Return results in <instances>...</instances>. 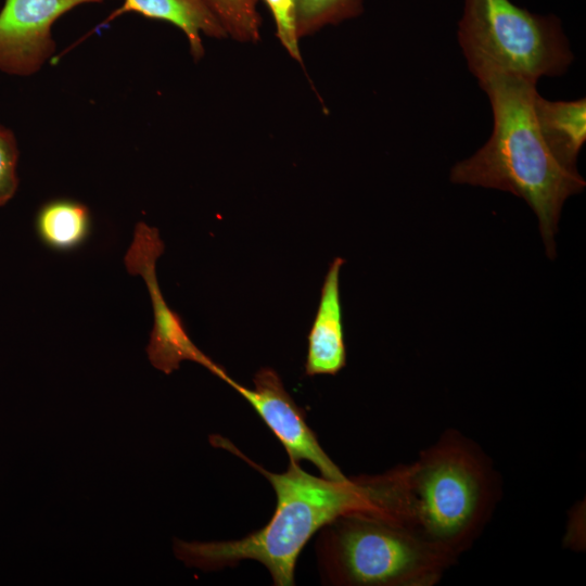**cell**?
I'll use <instances>...</instances> for the list:
<instances>
[{
	"label": "cell",
	"instance_id": "obj_11",
	"mask_svg": "<svg viewBox=\"0 0 586 586\" xmlns=\"http://www.w3.org/2000/svg\"><path fill=\"white\" fill-rule=\"evenodd\" d=\"M90 227L87 206L67 199L46 203L36 217V230L40 240L58 251H69L81 245L89 235Z\"/></svg>",
	"mask_w": 586,
	"mask_h": 586
},
{
	"label": "cell",
	"instance_id": "obj_15",
	"mask_svg": "<svg viewBox=\"0 0 586 586\" xmlns=\"http://www.w3.org/2000/svg\"><path fill=\"white\" fill-rule=\"evenodd\" d=\"M273 17L277 37L289 54L302 62L295 26L294 0H264Z\"/></svg>",
	"mask_w": 586,
	"mask_h": 586
},
{
	"label": "cell",
	"instance_id": "obj_16",
	"mask_svg": "<svg viewBox=\"0 0 586 586\" xmlns=\"http://www.w3.org/2000/svg\"><path fill=\"white\" fill-rule=\"evenodd\" d=\"M208 1L214 3V4H224V3L230 2L232 0H208Z\"/></svg>",
	"mask_w": 586,
	"mask_h": 586
},
{
	"label": "cell",
	"instance_id": "obj_2",
	"mask_svg": "<svg viewBox=\"0 0 586 586\" xmlns=\"http://www.w3.org/2000/svg\"><path fill=\"white\" fill-rule=\"evenodd\" d=\"M493 110V132L471 157L450 173L455 183L508 191L534 211L546 253L557 255L555 234L565 200L584 190L576 161L543 122L536 81L504 73L476 77Z\"/></svg>",
	"mask_w": 586,
	"mask_h": 586
},
{
	"label": "cell",
	"instance_id": "obj_4",
	"mask_svg": "<svg viewBox=\"0 0 586 586\" xmlns=\"http://www.w3.org/2000/svg\"><path fill=\"white\" fill-rule=\"evenodd\" d=\"M316 555L323 584L334 586H432L454 564L370 509L320 528Z\"/></svg>",
	"mask_w": 586,
	"mask_h": 586
},
{
	"label": "cell",
	"instance_id": "obj_8",
	"mask_svg": "<svg viewBox=\"0 0 586 586\" xmlns=\"http://www.w3.org/2000/svg\"><path fill=\"white\" fill-rule=\"evenodd\" d=\"M104 0H4L0 10V71L37 73L52 56L54 22L72 9Z\"/></svg>",
	"mask_w": 586,
	"mask_h": 586
},
{
	"label": "cell",
	"instance_id": "obj_5",
	"mask_svg": "<svg viewBox=\"0 0 586 586\" xmlns=\"http://www.w3.org/2000/svg\"><path fill=\"white\" fill-rule=\"evenodd\" d=\"M458 40L471 73H504L536 81L573 61L559 20L511 0H464Z\"/></svg>",
	"mask_w": 586,
	"mask_h": 586
},
{
	"label": "cell",
	"instance_id": "obj_14",
	"mask_svg": "<svg viewBox=\"0 0 586 586\" xmlns=\"http://www.w3.org/2000/svg\"><path fill=\"white\" fill-rule=\"evenodd\" d=\"M18 148L14 133L0 125V206L8 203L18 186Z\"/></svg>",
	"mask_w": 586,
	"mask_h": 586
},
{
	"label": "cell",
	"instance_id": "obj_1",
	"mask_svg": "<svg viewBox=\"0 0 586 586\" xmlns=\"http://www.w3.org/2000/svg\"><path fill=\"white\" fill-rule=\"evenodd\" d=\"M368 507L455 563L485 528L500 496L482 448L446 430L408 464L366 475Z\"/></svg>",
	"mask_w": 586,
	"mask_h": 586
},
{
	"label": "cell",
	"instance_id": "obj_7",
	"mask_svg": "<svg viewBox=\"0 0 586 586\" xmlns=\"http://www.w3.org/2000/svg\"><path fill=\"white\" fill-rule=\"evenodd\" d=\"M222 381L253 407L284 447L290 461H309L326 479H347L326 454L315 432L307 424L304 410L296 405L272 368L264 367L255 373L253 388L238 383L229 374Z\"/></svg>",
	"mask_w": 586,
	"mask_h": 586
},
{
	"label": "cell",
	"instance_id": "obj_12",
	"mask_svg": "<svg viewBox=\"0 0 586 586\" xmlns=\"http://www.w3.org/2000/svg\"><path fill=\"white\" fill-rule=\"evenodd\" d=\"M538 113L566 153L574 160L586 140V101H549L537 99Z\"/></svg>",
	"mask_w": 586,
	"mask_h": 586
},
{
	"label": "cell",
	"instance_id": "obj_6",
	"mask_svg": "<svg viewBox=\"0 0 586 586\" xmlns=\"http://www.w3.org/2000/svg\"><path fill=\"white\" fill-rule=\"evenodd\" d=\"M164 252L158 230L139 222L132 242L125 255L126 269L130 275L141 276L145 282L153 308V329L146 346L151 365L170 374L183 360L194 361L209 372L224 379L227 371L206 356L191 341L181 318L167 305L156 278V260Z\"/></svg>",
	"mask_w": 586,
	"mask_h": 586
},
{
	"label": "cell",
	"instance_id": "obj_13",
	"mask_svg": "<svg viewBox=\"0 0 586 586\" xmlns=\"http://www.w3.org/2000/svg\"><path fill=\"white\" fill-rule=\"evenodd\" d=\"M297 37L310 35L326 25L339 24L364 11L362 0H294Z\"/></svg>",
	"mask_w": 586,
	"mask_h": 586
},
{
	"label": "cell",
	"instance_id": "obj_10",
	"mask_svg": "<svg viewBox=\"0 0 586 586\" xmlns=\"http://www.w3.org/2000/svg\"><path fill=\"white\" fill-rule=\"evenodd\" d=\"M128 12L177 26L186 35L195 60L204 54L202 33L219 39L228 36L207 0H124L122 7L115 10L107 21Z\"/></svg>",
	"mask_w": 586,
	"mask_h": 586
},
{
	"label": "cell",
	"instance_id": "obj_3",
	"mask_svg": "<svg viewBox=\"0 0 586 586\" xmlns=\"http://www.w3.org/2000/svg\"><path fill=\"white\" fill-rule=\"evenodd\" d=\"M209 442L238 456L269 481L276 494V509L264 527L240 539L175 538L174 553L187 566L211 572L255 560L268 570L276 586H292L297 558L307 542L335 518L368 506L365 475L334 481L309 474L294 461L283 473H273L218 434L211 435Z\"/></svg>",
	"mask_w": 586,
	"mask_h": 586
},
{
	"label": "cell",
	"instance_id": "obj_9",
	"mask_svg": "<svg viewBox=\"0 0 586 586\" xmlns=\"http://www.w3.org/2000/svg\"><path fill=\"white\" fill-rule=\"evenodd\" d=\"M345 260L335 257L326 273L318 308L308 333L305 374L335 375L346 365L340 272Z\"/></svg>",
	"mask_w": 586,
	"mask_h": 586
}]
</instances>
